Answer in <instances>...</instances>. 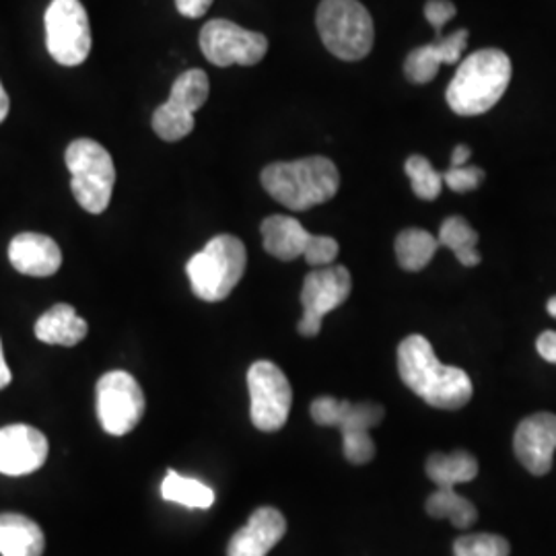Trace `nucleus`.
Returning <instances> with one entry per match:
<instances>
[{"label":"nucleus","mask_w":556,"mask_h":556,"mask_svg":"<svg viewBox=\"0 0 556 556\" xmlns=\"http://www.w3.org/2000/svg\"><path fill=\"white\" fill-rule=\"evenodd\" d=\"M397 371L404 386L441 410L464 408L472 400V381L464 369L443 365L431 342L420 334L404 338L397 346Z\"/></svg>","instance_id":"nucleus-1"},{"label":"nucleus","mask_w":556,"mask_h":556,"mask_svg":"<svg viewBox=\"0 0 556 556\" xmlns=\"http://www.w3.org/2000/svg\"><path fill=\"white\" fill-rule=\"evenodd\" d=\"M511 80V60L497 48H484L462 60L445 91L457 116H480L497 105Z\"/></svg>","instance_id":"nucleus-2"},{"label":"nucleus","mask_w":556,"mask_h":556,"mask_svg":"<svg viewBox=\"0 0 556 556\" xmlns=\"http://www.w3.org/2000/svg\"><path fill=\"white\" fill-rule=\"evenodd\" d=\"M264 190L291 211H307L337 197L338 167L328 157L278 161L262 172Z\"/></svg>","instance_id":"nucleus-3"},{"label":"nucleus","mask_w":556,"mask_h":556,"mask_svg":"<svg viewBox=\"0 0 556 556\" xmlns=\"http://www.w3.org/2000/svg\"><path fill=\"white\" fill-rule=\"evenodd\" d=\"M248 266V252L236 236H217L194 254L186 273L197 298L217 303L229 298Z\"/></svg>","instance_id":"nucleus-4"},{"label":"nucleus","mask_w":556,"mask_h":556,"mask_svg":"<svg viewBox=\"0 0 556 556\" xmlns=\"http://www.w3.org/2000/svg\"><path fill=\"white\" fill-rule=\"evenodd\" d=\"M312 418L321 427H337L342 433L344 457L363 466L376 456V443L369 435V429L378 427L383 418V406L376 402H346L332 396L316 397L312 402Z\"/></svg>","instance_id":"nucleus-5"},{"label":"nucleus","mask_w":556,"mask_h":556,"mask_svg":"<svg viewBox=\"0 0 556 556\" xmlns=\"http://www.w3.org/2000/svg\"><path fill=\"white\" fill-rule=\"evenodd\" d=\"M316 23L326 50L337 59L355 62L374 48V20L358 0H321Z\"/></svg>","instance_id":"nucleus-6"},{"label":"nucleus","mask_w":556,"mask_h":556,"mask_svg":"<svg viewBox=\"0 0 556 556\" xmlns=\"http://www.w3.org/2000/svg\"><path fill=\"white\" fill-rule=\"evenodd\" d=\"M66 167L71 172V190L80 208L101 215L112 200L116 184L114 160L98 140H73L66 149Z\"/></svg>","instance_id":"nucleus-7"},{"label":"nucleus","mask_w":556,"mask_h":556,"mask_svg":"<svg viewBox=\"0 0 556 556\" xmlns=\"http://www.w3.org/2000/svg\"><path fill=\"white\" fill-rule=\"evenodd\" d=\"M46 48L62 66H79L91 52V25L80 0H52L43 15Z\"/></svg>","instance_id":"nucleus-8"},{"label":"nucleus","mask_w":556,"mask_h":556,"mask_svg":"<svg viewBox=\"0 0 556 556\" xmlns=\"http://www.w3.org/2000/svg\"><path fill=\"white\" fill-rule=\"evenodd\" d=\"M248 388L254 427L264 433L282 429L293 404V390L282 369L270 361H256L248 371Z\"/></svg>","instance_id":"nucleus-9"},{"label":"nucleus","mask_w":556,"mask_h":556,"mask_svg":"<svg viewBox=\"0 0 556 556\" xmlns=\"http://www.w3.org/2000/svg\"><path fill=\"white\" fill-rule=\"evenodd\" d=\"M211 83L204 71L192 68L179 75L169 100L153 114V130L161 140L176 142L194 130V114L208 100Z\"/></svg>","instance_id":"nucleus-10"},{"label":"nucleus","mask_w":556,"mask_h":556,"mask_svg":"<svg viewBox=\"0 0 556 556\" xmlns=\"http://www.w3.org/2000/svg\"><path fill=\"white\" fill-rule=\"evenodd\" d=\"M98 417L105 433L122 438L137 429L147 402L139 381L126 371H110L98 381Z\"/></svg>","instance_id":"nucleus-11"},{"label":"nucleus","mask_w":556,"mask_h":556,"mask_svg":"<svg viewBox=\"0 0 556 556\" xmlns=\"http://www.w3.org/2000/svg\"><path fill=\"white\" fill-rule=\"evenodd\" d=\"M200 50L204 59L215 66H254L268 52L264 34L239 27L227 20L208 21L200 31Z\"/></svg>","instance_id":"nucleus-12"},{"label":"nucleus","mask_w":556,"mask_h":556,"mask_svg":"<svg viewBox=\"0 0 556 556\" xmlns=\"http://www.w3.org/2000/svg\"><path fill=\"white\" fill-rule=\"evenodd\" d=\"M351 289L353 278L344 266L330 264L309 273L301 289L303 318L299 321V334L307 338L318 337L324 316L340 307L351 295Z\"/></svg>","instance_id":"nucleus-13"},{"label":"nucleus","mask_w":556,"mask_h":556,"mask_svg":"<svg viewBox=\"0 0 556 556\" xmlns=\"http://www.w3.org/2000/svg\"><path fill=\"white\" fill-rule=\"evenodd\" d=\"M48 439L29 425H7L0 429V475L25 477L48 459Z\"/></svg>","instance_id":"nucleus-14"},{"label":"nucleus","mask_w":556,"mask_h":556,"mask_svg":"<svg viewBox=\"0 0 556 556\" xmlns=\"http://www.w3.org/2000/svg\"><path fill=\"white\" fill-rule=\"evenodd\" d=\"M514 450L517 459L530 475H548L553 470L556 452V415L538 413L523 418L517 427Z\"/></svg>","instance_id":"nucleus-15"},{"label":"nucleus","mask_w":556,"mask_h":556,"mask_svg":"<svg viewBox=\"0 0 556 556\" xmlns=\"http://www.w3.org/2000/svg\"><path fill=\"white\" fill-rule=\"evenodd\" d=\"M287 532V519L275 507H260L231 538L227 556H266Z\"/></svg>","instance_id":"nucleus-16"},{"label":"nucleus","mask_w":556,"mask_h":556,"mask_svg":"<svg viewBox=\"0 0 556 556\" xmlns=\"http://www.w3.org/2000/svg\"><path fill=\"white\" fill-rule=\"evenodd\" d=\"M468 46V31L457 29L447 38L435 36V40L427 46H420L408 54L404 62V73L410 83L425 85L438 77L441 64H456L464 56Z\"/></svg>","instance_id":"nucleus-17"},{"label":"nucleus","mask_w":556,"mask_h":556,"mask_svg":"<svg viewBox=\"0 0 556 556\" xmlns=\"http://www.w3.org/2000/svg\"><path fill=\"white\" fill-rule=\"evenodd\" d=\"M9 260L25 277H52L62 266L59 243L40 233H20L11 239Z\"/></svg>","instance_id":"nucleus-18"},{"label":"nucleus","mask_w":556,"mask_h":556,"mask_svg":"<svg viewBox=\"0 0 556 556\" xmlns=\"http://www.w3.org/2000/svg\"><path fill=\"white\" fill-rule=\"evenodd\" d=\"M260 231H262L264 250L282 262L305 256L314 238L298 219L282 217V215H273L262 220Z\"/></svg>","instance_id":"nucleus-19"},{"label":"nucleus","mask_w":556,"mask_h":556,"mask_svg":"<svg viewBox=\"0 0 556 556\" xmlns=\"http://www.w3.org/2000/svg\"><path fill=\"white\" fill-rule=\"evenodd\" d=\"M46 536L40 526L20 514H0V555L41 556Z\"/></svg>","instance_id":"nucleus-20"},{"label":"nucleus","mask_w":556,"mask_h":556,"mask_svg":"<svg viewBox=\"0 0 556 556\" xmlns=\"http://www.w3.org/2000/svg\"><path fill=\"white\" fill-rule=\"evenodd\" d=\"M36 338L46 344H60V346H75L83 338L87 337L89 326L75 312L73 305L59 303L52 309H48L36 321Z\"/></svg>","instance_id":"nucleus-21"},{"label":"nucleus","mask_w":556,"mask_h":556,"mask_svg":"<svg viewBox=\"0 0 556 556\" xmlns=\"http://www.w3.org/2000/svg\"><path fill=\"white\" fill-rule=\"evenodd\" d=\"M477 475V457L462 450L454 454H433L427 459V477L438 489H454L456 484L475 480Z\"/></svg>","instance_id":"nucleus-22"},{"label":"nucleus","mask_w":556,"mask_h":556,"mask_svg":"<svg viewBox=\"0 0 556 556\" xmlns=\"http://www.w3.org/2000/svg\"><path fill=\"white\" fill-rule=\"evenodd\" d=\"M439 248V239L429 231L417 227L404 229L396 238L397 264L408 273H418L435 258Z\"/></svg>","instance_id":"nucleus-23"},{"label":"nucleus","mask_w":556,"mask_h":556,"mask_svg":"<svg viewBox=\"0 0 556 556\" xmlns=\"http://www.w3.org/2000/svg\"><path fill=\"white\" fill-rule=\"evenodd\" d=\"M161 497L188 509H208L215 503V491L197 478L181 477L169 470L161 482Z\"/></svg>","instance_id":"nucleus-24"},{"label":"nucleus","mask_w":556,"mask_h":556,"mask_svg":"<svg viewBox=\"0 0 556 556\" xmlns=\"http://www.w3.org/2000/svg\"><path fill=\"white\" fill-rule=\"evenodd\" d=\"M439 245L454 252L457 262L464 266H478V233L464 217H450L439 229Z\"/></svg>","instance_id":"nucleus-25"},{"label":"nucleus","mask_w":556,"mask_h":556,"mask_svg":"<svg viewBox=\"0 0 556 556\" xmlns=\"http://www.w3.org/2000/svg\"><path fill=\"white\" fill-rule=\"evenodd\" d=\"M427 514L433 519H450L459 530L470 528L478 519L475 503L459 497L454 489H438L427 498Z\"/></svg>","instance_id":"nucleus-26"},{"label":"nucleus","mask_w":556,"mask_h":556,"mask_svg":"<svg viewBox=\"0 0 556 556\" xmlns=\"http://www.w3.org/2000/svg\"><path fill=\"white\" fill-rule=\"evenodd\" d=\"M406 176L410 179L413 192L420 200H435L443 190V174L425 160L422 155H413L404 165Z\"/></svg>","instance_id":"nucleus-27"},{"label":"nucleus","mask_w":556,"mask_h":556,"mask_svg":"<svg viewBox=\"0 0 556 556\" xmlns=\"http://www.w3.org/2000/svg\"><path fill=\"white\" fill-rule=\"evenodd\" d=\"M509 542L497 534H470L454 542V556H509Z\"/></svg>","instance_id":"nucleus-28"},{"label":"nucleus","mask_w":556,"mask_h":556,"mask_svg":"<svg viewBox=\"0 0 556 556\" xmlns=\"http://www.w3.org/2000/svg\"><path fill=\"white\" fill-rule=\"evenodd\" d=\"M484 179V172L475 165H462V167H450L443 174V184H447L454 192H470L477 190L480 181Z\"/></svg>","instance_id":"nucleus-29"},{"label":"nucleus","mask_w":556,"mask_h":556,"mask_svg":"<svg viewBox=\"0 0 556 556\" xmlns=\"http://www.w3.org/2000/svg\"><path fill=\"white\" fill-rule=\"evenodd\" d=\"M338 241L334 238H328V236H314L312 243L305 252V262L314 268H324V266H330L334 264V260L338 256Z\"/></svg>","instance_id":"nucleus-30"},{"label":"nucleus","mask_w":556,"mask_h":556,"mask_svg":"<svg viewBox=\"0 0 556 556\" xmlns=\"http://www.w3.org/2000/svg\"><path fill=\"white\" fill-rule=\"evenodd\" d=\"M425 17L433 25L435 36H441L443 25L456 17V4L452 0H429L425 4Z\"/></svg>","instance_id":"nucleus-31"},{"label":"nucleus","mask_w":556,"mask_h":556,"mask_svg":"<svg viewBox=\"0 0 556 556\" xmlns=\"http://www.w3.org/2000/svg\"><path fill=\"white\" fill-rule=\"evenodd\" d=\"M215 0H176L179 15L188 20H200Z\"/></svg>","instance_id":"nucleus-32"},{"label":"nucleus","mask_w":556,"mask_h":556,"mask_svg":"<svg viewBox=\"0 0 556 556\" xmlns=\"http://www.w3.org/2000/svg\"><path fill=\"white\" fill-rule=\"evenodd\" d=\"M538 355L548 361V363H555L556 365V332L555 330H546L538 337L536 342Z\"/></svg>","instance_id":"nucleus-33"},{"label":"nucleus","mask_w":556,"mask_h":556,"mask_svg":"<svg viewBox=\"0 0 556 556\" xmlns=\"http://www.w3.org/2000/svg\"><path fill=\"white\" fill-rule=\"evenodd\" d=\"M470 155H472L470 147H466V144H457L456 149H454V153H452V167H462V165H468Z\"/></svg>","instance_id":"nucleus-34"},{"label":"nucleus","mask_w":556,"mask_h":556,"mask_svg":"<svg viewBox=\"0 0 556 556\" xmlns=\"http://www.w3.org/2000/svg\"><path fill=\"white\" fill-rule=\"evenodd\" d=\"M11 383V369L4 361V353H2V342H0V390H4Z\"/></svg>","instance_id":"nucleus-35"},{"label":"nucleus","mask_w":556,"mask_h":556,"mask_svg":"<svg viewBox=\"0 0 556 556\" xmlns=\"http://www.w3.org/2000/svg\"><path fill=\"white\" fill-rule=\"evenodd\" d=\"M9 108H11V101H9V96H7V91L0 83V124L9 116Z\"/></svg>","instance_id":"nucleus-36"},{"label":"nucleus","mask_w":556,"mask_h":556,"mask_svg":"<svg viewBox=\"0 0 556 556\" xmlns=\"http://www.w3.org/2000/svg\"><path fill=\"white\" fill-rule=\"evenodd\" d=\"M546 309H548V314L556 319V295L555 298L548 299V303H546Z\"/></svg>","instance_id":"nucleus-37"}]
</instances>
